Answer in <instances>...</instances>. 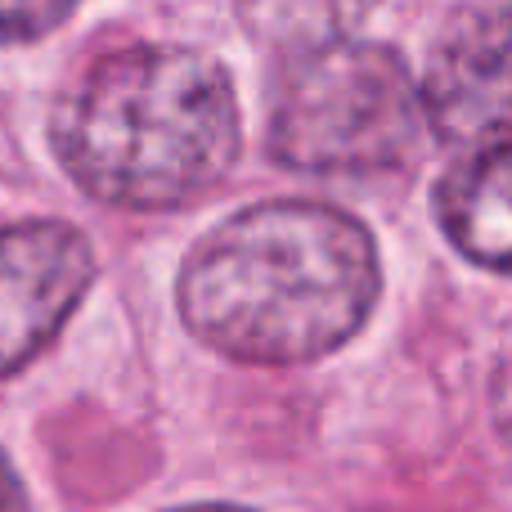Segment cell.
Returning <instances> with one entry per match:
<instances>
[{
	"mask_svg": "<svg viewBox=\"0 0 512 512\" xmlns=\"http://www.w3.org/2000/svg\"><path fill=\"white\" fill-rule=\"evenodd\" d=\"M382 297L378 239L315 198H270L216 221L176 274L180 324L234 364L292 369L342 351Z\"/></svg>",
	"mask_w": 512,
	"mask_h": 512,
	"instance_id": "1",
	"label": "cell"
},
{
	"mask_svg": "<svg viewBox=\"0 0 512 512\" xmlns=\"http://www.w3.org/2000/svg\"><path fill=\"white\" fill-rule=\"evenodd\" d=\"M54 158L95 203L176 212L212 194L243 153V108L221 59L194 45H126L59 99Z\"/></svg>",
	"mask_w": 512,
	"mask_h": 512,
	"instance_id": "2",
	"label": "cell"
},
{
	"mask_svg": "<svg viewBox=\"0 0 512 512\" xmlns=\"http://www.w3.org/2000/svg\"><path fill=\"white\" fill-rule=\"evenodd\" d=\"M423 99L391 45L324 36L279 68L265 113V153L301 176H382L414 158Z\"/></svg>",
	"mask_w": 512,
	"mask_h": 512,
	"instance_id": "3",
	"label": "cell"
},
{
	"mask_svg": "<svg viewBox=\"0 0 512 512\" xmlns=\"http://www.w3.org/2000/svg\"><path fill=\"white\" fill-rule=\"evenodd\" d=\"M95 243L59 216L0 230V382L18 378L68 328L95 283Z\"/></svg>",
	"mask_w": 512,
	"mask_h": 512,
	"instance_id": "4",
	"label": "cell"
},
{
	"mask_svg": "<svg viewBox=\"0 0 512 512\" xmlns=\"http://www.w3.org/2000/svg\"><path fill=\"white\" fill-rule=\"evenodd\" d=\"M423 117L450 149L508 140V23L504 9H472L436 41L418 81Z\"/></svg>",
	"mask_w": 512,
	"mask_h": 512,
	"instance_id": "5",
	"label": "cell"
},
{
	"mask_svg": "<svg viewBox=\"0 0 512 512\" xmlns=\"http://www.w3.org/2000/svg\"><path fill=\"white\" fill-rule=\"evenodd\" d=\"M436 225L472 265H481L490 274H508V140L463 149V158L436 180Z\"/></svg>",
	"mask_w": 512,
	"mask_h": 512,
	"instance_id": "6",
	"label": "cell"
},
{
	"mask_svg": "<svg viewBox=\"0 0 512 512\" xmlns=\"http://www.w3.org/2000/svg\"><path fill=\"white\" fill-rule=\"evenodd\" d=\"M252 32L274 45H310L337 36L373 0H239Z\"/></svg>",
	"mask_w": 512,
	"mask_h": 512,
	"instance_id": "7",
	"label": "cell"
},
{
	"mask_svg": "<svg viewBox=\"0 0 512 512\" xmlns=\"http://www.w3.org/2000/svg\"><path fill=\"white\" fill-rule=\"evenodd\" d=\"M86 0H0V50L32 45L59 32Z\"/></svg>",
	"mask_w": 512,
	"mask_h": 512,
	"instance_id": "8",
	"label": "cell"
},
{
	"mask_svg": "<svg viewBox=\"0 0 512 512\" xmlns=\"http://www.w3.org/2000/svg\"><path fill=\"white\" fill-rule=\"evenodd\" d=\"M0 512H32L27 486H23V477H18V468L9 463L5 450H0Z\"/></svg>",
	"mask_w": 512,
	"mask_h": 512,
	"instance_id": "9",
	"label": "cell"
},
{
	"mask_svg": "<svg viewBox=\"0 0 512 512\" xmlns=\"http://www.w3.org/2000/svg\"><path fill=\"white\" fill-rule=\"evenodd\" d=\"M167 512H256L243 504H185V508H167Z\"/></svg>",
	"mask_w": 512,
	"mask_h": 512,
	"instance_id": "10",
	"label": "cell"
}]
</instances>
